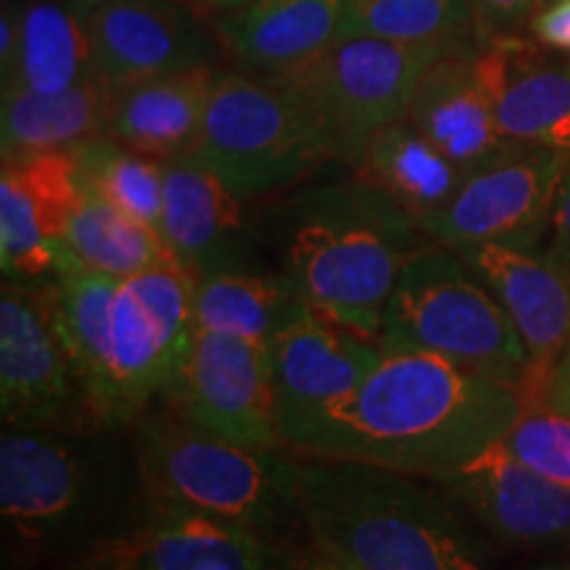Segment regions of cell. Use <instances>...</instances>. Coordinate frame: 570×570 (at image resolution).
<instances>
[{"label": "cell", "instance_id": "obj_22", "mask_svg": "<svg viewBox=\"0 0 570 570\" xmlns=\"http://www.w3.org/2000/svg\"><path fill=\"white\" fill-rule=\"evenodd\" d=\"M475 48L479 46L441 53L425 69L407 111L410 122L468 175L520 146L499 132L475 75Z\"/></svg>", "mask_w": 570, "mask_h": 570}, {"label": "cell", "instance_id": "obj_10", "mask_svg": "<svg viewBox=\"0 0 570 570\" xmlns=\"http://www.w3.org/2000/svg\"><path fill=\"white\" fill-rule=\"evenodd\" d=\"M104 497L92 454L69 431L6 425L0 436V512L30 547L75 539Z\"/></svg>", "mask_w": 570, "mask_h": 570}, {"label": "cell", "instance_id": "obj_25", "mask_svg": "<svg viewBox=\"0 0 570 570\" xmlns=\"http://www.w3.org/2000/svg\"><path fill=\"white\" fill-rule=\"evenodd\" d=\"M114 92L101 77L61 92L3 90L0 146L3 159L71 151L109 132Z\"/></svg>", "mask_w": 570, "mask_h": 570}, {"label": "cell", "instance_id": "obj_5", "mask_svg": "<svg viewBox=\"0 0 570 570\" xmlns=\"http://www.w3.org/2000/svg\"><path fill=\"white\" fill-rule=\"evenodd\" d=\"M377 344L444 356L515 383L523 394L529 386V352L504 306L458 248L436 240L399 275Z\"/></svg>", "mask_w": 570, "mask_h": 570}, {"label": "cell", "instance_id": "obj_37", "mask_svg": "<svg viewBox=\"0 0 570 570\" xmlns=\"http://www.w3.org/2000/svg\"><path fill=\"white\" fill-rule=\"evenodd\" d=\"M302 570H346V568H341V566H336V562H331L327 558H323V554L315 552L312 558L304 560Z\"/></svg>", "mask_w": 570, "mask_h": 570}, {"label": "cell", "instance_id": "obj_18", "mask_svg": "<svg viewBox=\"0 0 570 570\" xmlns=\"http://www.w3.org/2000/svg\"><path fill=\"white\" fill-rule=\"evenodd\" d=\"M381 352L377 341L315 309H306L277 333L267 346V362L283 441L298 423L354 391Z\"/></svg>", "mask_w": 570, "mask_h": 570}, {"label": "cell", "instance_id": "obj_14", "mask_svg": "<svg viewBox=\"0 0 570 570\" xmlns=\"http://www.w3.org/2000/svg\"><path fill=\"white\" fill-rule=\"evenodd\" d=\"M183 420L248 446L285 449L267 348L230 333L196 331L177 383Z\"/></svg>", "mask_w": 570, "mask_h": 570}, {"label": "cell", "instance_id": "obj_34", "mask_svg": "<svg viewBox=\"0 0 570 570\" xmlns=\"http://www.w3.org/2000/svg\"><path fill=\"white\" fill-rule=\"evenodd\" d=\"M550 244H547V252H550L554 259L562 262L570 269V169L566 180L560 185L558 204H554L552 212V225H550Z\"/></svg>", "mask_w": 570, "mask_h": 570}, {"label": "cell", "instance_id": "obj_7", "mask_svg": "<svg viewBox=\"0 0 570 570\" xmlns=\"http://www.w3.org/2000/svg\"><path fill=\"white\" fill-rule=\"evenodd\" d=\"M194 294L196 277L177 259L122 277L88 391L98 425L130 423L156 394L177 391L196 338Z\"/></svg>", "mask_w": 570, "mask_h": 570}, {"label": "cell", "instance_id": "obj_23", "mask_svg": "<svg viewBox=\"0 0 570 570\" xmlns=\"http://www.w3.org/2000/svg\"><path fill=\"white\" fill-rule=\"evenodd\" d=\"M219 67H194L114 92L109 132L135 151L177 159L196 151Z\"/></svg>", "mask_w": 570, "mask_h": 570}, {"label": "cell", "instance_id": "obj_15", "mask_svg": "<svg viewBox=\"0 0 570 570\" xmlns=\"http://www.w3.org/2000/svg\"><path fill=\"white\" fill-rule=\"evenodd\" d=\"M462 259L504 306L529 352V404H539L547 381L570 346V269L547 252L475 244Z\"/></svg>", "mask_w": 570, "mask_h": 570}, {"label": "cell", "instance_id": "obj_8", "mask_svg": "<svg viewBox=\"0 0 570 570\" xmlns=\"http://www.w3.org/2000/svg\"><path fill=\"white\" fill-rule=\"evenodd\" d=\"M441 53L381 38H338L309 61L262 80L294 90L323 122L336 159L352 167L373 132L407 117L425 69Z\"/></svg>", "mask_w": 570, "mask_h": 570}, {"label": "cell", "instance_id": "obj_29", "mask_svg": "<svg viewBox=\"0 0 570 570\" xmlns=\"http://www.w3.org/2000/svg\"><path fill=\"white\" fill-rule=\"evenodd\" d=\"M341 38L452 51L479 46V21L470 0H352Z\"/></svg>", "mask_w": 570, "mask_h": 570}, {"label": "cell", "instance_id": "obj_21", "mask_svg": "<svg viewBox=\"0 0 570 570\" xmlns=\"http://www.w3.org/2000/svg\"><path fill=\"white\" fill-rule=\"evenodd\" d=\"M244 202L194 154L167 159L161 235L190 275L244 267Z\"/></svg>", "mask_w": 570, "mask_h": 570}, {"label": "cell", "instance_id": "obj_1", "mask_svg": "<svg viewBox=\"0 0 570 570\" xmlns=\"http://www.w3.org/2000/svg\"><path fill=\"white\" fill-rule=\"evenodd\" d=\"M525 407L523 391L502 377L428 352L383 348L356 389L285 433V446L436 479L497 446Z\"/></svg>", "mask_w": 570, "mask_h": 570}, {"label": "cell", "instance_id": "obj_36", "mask_svg": "<svg viewBox=\"0 0 570 570\" xmlns=\"http://www.w3.org/2000/svg\"><path fill=\"white\" fill-rule=\"evenodd\" d=\"M252 3V0H196V9L204 13H214V11H227V9H238V6Z\"/></svg>", "mask_w": 570, "mask_h": 570}, {"label": "cell", "instance_id": "obj_38", "mask_svg": "<svg viewBox=\"0 0 570 570\" xmlns=\"http://www.w3.org/2000/svg\"><path fill=\"white\" fill-rule=\"evenodd\" d=\"M67 3L71 6V9H77L82 13V17H88V13L96 9L98 3H104V0H67Z\"/></svg>", "mask_w": 570, "mask_h": 570}, {"label": "cell", "instance_id": "obj_9", "mask_svg": "<svg viewBox=\"0 0 570 570\" xmlns=\"http://www.w3.org/2000/svg\"><path fill=\"white\" fill-rule=\"evenodd\" d=\"M0 407L6 425H98L56 320L51 277L6 281L0 291Z\"/></svg>", "mask_w": 570, "mask_h": 570}, {"label": "cell", "instance_id": "obj_32", "mask_svg": "<svg viewBox=\"0 0 570 570\" xmlns=\"http://www.w3.org/2000/svg\"><path fill=\"white\" fill-rule=\"evenodd\" d=\"M479 21V40L487 35L510 32L518 24H531V19L550 6L552 0H470Z\"/></svg>", "mask_w": 570, "mask_h": 570}, {"label": "cell", "instance_id": "obj_6", "mask_svg": "<svg viewBox=\"0 0 570 570\" xmlns=\"http://www.w3.org/2000/svg\"><path fill=\"white\" fill-rule=\"evenodd\" d=\"M194 156L240 198H256L304 183L336 159V148L294 90L219 71Z\"/></svg>", "mask_w": 570, "mask_h": 570}, {"label": "cell", "instance_id": "obj_41", "mask_svg": "<svg viewBox=\"0 0 570 570\" xmlns=\"http://www.w3.org/2000/svg\"><path fill=\"white\" fill-rule=\"evenodd\" d=\"M188 3H196V0H188Z\"/></svg>", "mask_w": 570, "mask_h": 570}, {"label": "cell", "instance_id": "obj_17", "mask_svg": "<svg viewBox=\"0 0 570 570\" xmlns=\"http://www.w3.org/2000/svg\"><path fill=\"white\" fill-rule=\"evenodd\" d=\"M518 35H487L475 48V75L499 132L520 146L570 151V61Z\"/></svg>", "mask_w": 570, "mask_h": 570}, {"label": "cell", "instance_id": "obj_27", "mask_svg": "<svg viewBox=\"0 0 570 570\" xmlns=\"http://www.w3.org/2000/svg\"><path fill=\"white\" fill-rule=\"evenodd\" d=\"M194 309L196 331L230 333L267 348L309 306L285 273L265 275L233 267L196 277Z\"/></svg>", "mask_w": 570, "mask_h": 570}, {"label": "cell", "instance_id": "obj_11", "mask_svg": "<svg viewBox=\"0 0 570 570\" xmlns=\"http://www.w3.org/2000/svg\"><path fill=\"white\" fill-rule=\"evenodd\" d=\"M568 169L570 151L512 146L462 180L452 202L425 225V235L452 248L502 244L537 252L550 235Z\"/></svg>", "mask_w": 570, "mask_h": 570}, {"label": "cell", "instance_id": "obj_12", "mask_svg": "<svg viewBox=\"0 0 570 570\" xmlns=\"http://www.w3.org/2000/svg\"><path fill=\"white\" fill-rule=\"evenodd\" d=\"M269 531L206 512L156 508L142 523L104 541L88 570H302Z\"/></svg>", "mask_w": 570, "mask_h": 570}, {"label": "cell", "instance_id": "obj_40", "mask_svg": "<svg viewBox=\"0 0 570 570\" xmlns=\"http://www.w3.org/2000/svg\"><path fill=\"white\" fill-rule=\"evenodd\" d=\"M562 360H570V346H568V352H566V356H562Z\"/></svg>", "mask_w": 570, "mask_h": 570}, {"label": "cell", "instance_id": "obj_19", "mask_svg": "<svg viewBox=\"0 0 570 570\" xmlns=\"http://www.w3.org/2000/svg\"><path fill=\"white\" fill-rule=\"evenodd\" d=\"M428 481L499 539L531 547L570 544V483L523 465L499 444L465 468Z\"/></svg>", "mask_w": 570, "mask_h": 570}, {"label": "cell", "instance_id": "obj_20", "mask_svg": "<svg viewBox=\"0 0 570 570\" xmlns=\"http://www.w3.org/2000/svg\"><path fill=\"white\" fill-rule=\"evenodd\" d=\"M348 6L352 0H252L206 13V21L238 71L277 77L338 40Z\"/></svg>", "mask_w": 570, "mask_h": 570}, {"label": "cell", "instance_id": "obj_16", "mask_svg": "<svg viewBox=\"0 0 570 570\" xmlns=\"http://www.w3.org/2000/svg\"><path fill=\"white\" fill-rule=\"evenodd\" d=\"M85 185L75 151L3 159L0 173V265L6 281H46L56 273L69 217Z\"/></svg>", "mask_w": 570, "mask_h": 570}, {"label": "cell", "instance_id": "obj_33", "mask_svg": "<svg viewBox=\"0 0 570 570\" xmlns=\"http://www.w3.org/2000/svg\"><path fill=\"white\" fill-rule=\"evenodd\" d=\"M529 27L541 46L570 53V0H552L531 19Z\"/></svg>", "mask_w": 570, "mask_h": 570}, {"label": "cell", "instance_id": "obj_24", "mask_svg": "<svg viewBox=\"0 0 570 570\" xmlns=\"http://www.w3.org/2000/svg\"><path fill=\"white\" fill-rule=\"evenodd\" d=\"M348 169L402 206L423 230L468 177L410 122V117L373 132Z\"/></svg>", "mask_w": 570, "mask_h": 570}, {"label": "cell", "instance_id": "obj_35", "mask_svg": "<svg viewBox=\"0 0 570 570\" xmlns=\"http://www.w3.org/2000/svg\"><path fill=\"white\" fill-rule=\"evenodd\" d=\"M541 402L554 412H560V415L570 417V360H560V365L554 367Z\"/></svg>", "mask_w": 570, "mask_h": 570}, {"label": "cell", "instance_id": "obj_28", "mask_svg": "<svg viewBox=\"0 0 570 570\" xmlns=\"http://www.w3.org/2000/svg\"><path fill=\"white\" fill-rule=\"evenodd\" d=\"M61 246L85 267L114 277H132L175 259L156 227L117 209L90 188L69 217Z\"/></svg>", "mask_w": 570, "mask_h": 570}, {"label": "cell", "instance_id": "obj_3", "mask_svg": "<svg viewBox=\"0 0 570 570\" xmlns=\"http://www.w3.org/2000/svg\"><path fill=\"white\" fill-rule=\"evenodd\" d=\"M312 547L346 570H483L479 547L433 481L373 462L304 454Z\"/></svg>", "mask_w": 570, "mask_h": 570}, {"label": "cell", "instance_id": "obj_4", "mask_svg": "<svg viewBox=\"0 0 570 570\" xmlns=\"http://www.w3.org/2000/svg\"><path fill=\"white\" fill-rule=\"evenodd\" d=\"M138 475L156 508L206 512L269 531L302 508L298 458L248 446L188 420H154L138 441Z\"/></svg>", "mask_w": 570, "mask_h": 570}, {"label": "cell", "instance_id": "obj_2", "mask_svg": "<svg viewBox=\"0 0 570 570\" xmlns=\"http://www.w3.org/2000/svg\"><path fill=\"white\" fill-rule=\"evenodd\" d=\"M283 273L309 309L377 341L399 275L423 227L360 177L298 190L277 212Z\"/></svg>", "mask_w": 570, "mask_h": 570}, {"label": "cell", "instance_id": "obj_39", "mask_svg": "<svg viewBox=\"0 0 570 570\" xmlns=\"http://www.w3.org/2000/svg\"><path fill=\"white\" fill-rule=\"evenodd\" d=\"M539 570H570V562H560V566H547V568H539Z\"/></svg>", "mask_w": 570, "mask_h": 570}, {"label": "cell", "instance_id": "obj_13", "mask_svg": "<svg viewBox=\"0 0 570 570\" xmlns=\"http://www.w3.org/2000/svg\"><path fill=\"white\" fill-rule=\"evenodd\" d=\"M98 77L130 85L225 59L209 21L188 0H104L88 13Z\"/></svg>", "mask_w": 570, "mask_h": 570}, {"label": "cell", "instance_id": "obj_31", "mask_svg": "<svg viewBox=\"0 0 570 570\" xmlns=\"http://www.w3.org/2000/svg\"><path fill=\"white\" fill-rule=\"evenodd\" d=\"M499 446L523 465L570 483V417L544 402L529 404Z\"/></svg>", "mask_w": 570, "mask_h": 570}, {"label": "cell", "instance_id": "obj_30", "mask_svg": "<svg viewBox=\"0 0 570 570\" xmlns=\"http://www.w3.org/2000/svg\"><path fill=\"white\" fill-rule=\"evenodd\" d=\"M71 151L90 190L161 233L167 161L127 148L111 135H98Z\"/></svg>", "mask_w": 570, "mask_h": 570}, {"label": "cell", "instance_id": "obj_26", "mask_svg": "<svg viewBox=\"0 0 570 570\" xmlns=\"http://www.w3.org/2000/svg\"><path fill=\"white\" fill-rule=\"evenodd\" d=\"M3 90L61 92L98 77L88 17L67 0H24L17 51L0 69Z\"/></svg>", "mask_w": 570, "mask_h": 570}]
</instances>
